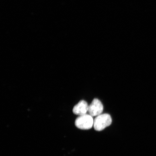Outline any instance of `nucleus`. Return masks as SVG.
<instances>
[{
	"label": "nucleus",
	"mask_w": 156,
	"mask_h": 156,
	"mask_svg": "<svg viewBox=\"0 0 156 156\" xmlns=\"http://www.w3.org/2000/svg\"><path fill=\"white\" fill-rule=\"evenodd\" d=\"M112 122V117L107 114H101L96 117L94 122V128L97 131H100L110 126Z\"/></svg>",
	"instance_id": "nucleus-1"
},
{
	"label": "nucleus",
	"mask_w": 156,
	"mask_h": 156,
	"mask_svg": "<svg viewBox=\"0 0 156 156\" xmlns=\"http://www.w3.org/2000/svg\"><path fill=\"white\" fill-rule=\"evenodd\" d=\"M103 110V106L102 102L98 99H93L89 106L88 112L92 116H97L102 114Z\"/></svg>",
	"instance_id": "nucleus-3"
},
{
	"label": "nucleus",
	"mask_w": 156,
	"mask_h": 156,
	"mask_svg": "<svg viewBox=\"0 0 156 156\" xmlns=\"http://www.w3.org/2000/svg\"><path fill=\"white\" fill-rule=\"evenodd\" d=\"M93 116L90 115L86 114L80 116L76 119L75 124L76 126L80 129L88 130L92 128L94 126Z\"/></svg>",
	"instance_id": "nucleus-2"
},
{
	"label": "nucleus",
	"mask_w": 156,
	"mask_h": 156,
	"mask_svg": "<svg viewBox=\"0 0 156 156\" xmlns=\"http://www.w3.org/2000/svg\"><path fill=\"white\" fill-rule=\"evenodd\" d=\"M89 106L85 101H80L74 107L73 109V113L79 116L86 114L88 112Z\"/></svg>",
	"instance_id": "nucleus-4"
}]
</instances>
